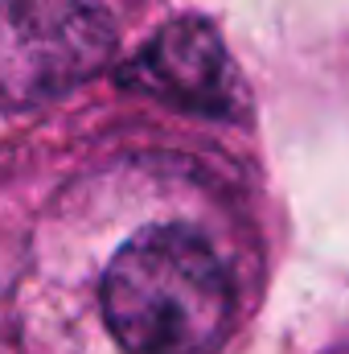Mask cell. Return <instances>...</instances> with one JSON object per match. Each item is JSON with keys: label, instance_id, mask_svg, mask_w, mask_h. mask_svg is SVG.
<instances>
[{"label": "cell", "instance_id": "6da1fadb", "mask_svg": "<svg viewBox=\"0 0 349 354\" xmlns=\"http://www.w3.org/2000/svg\"><path fill=\"white\" fill-rule=\"evenodd\" d=\"M103 317L128 354H206L230 326V276L193 227H148L103 272Z\"/></svg>", "mask_w": 349, "mask_h": 354}, {"label": "cell", "instance_id": "7a4b0ae2", "mask_svg": "<svg viewBox=\"0 0 349 354\" xmlns=\"http://www.w3.org/2000/svg\"><path fill=\"white\" fill-rule=\"evenodd\" d=\"M115 54L103 0H0V95L46 103L94 79Z\"/></svg>", "mask_w": 349, "mask_h": 354}, {"label": "cell", "instance_id": "3957f363", "mask_svg": "<svg viewBox=\"0 0 349 354\" xmlns=\"http://www.w3.org/2000/svg\"><path fill=\"white\" fill-rule=\"evenodd\" d=\"M119 83L197 115H239L243 107V87L222 37L197 17L169 21L119 71Z\"/></svg>", "mask_w": 349, "mask_h": 354}]
</instances>
